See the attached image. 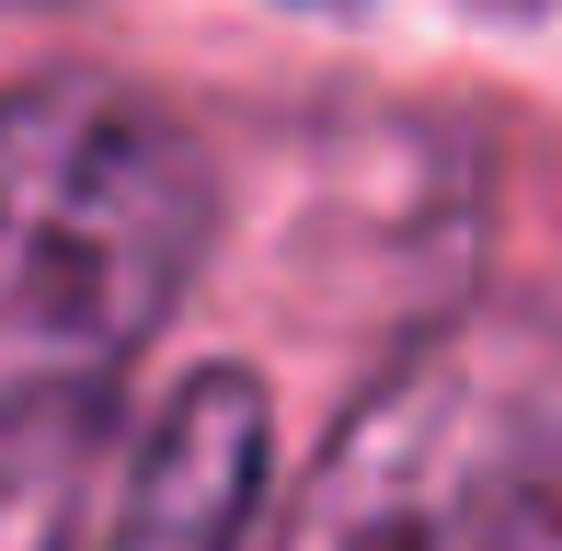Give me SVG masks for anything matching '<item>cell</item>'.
<instances>
[{"label": "cell", "instance_id": "2", "mask_svg": "<svg viewBox=\"0 0 562 551\" xmlns=\"http://www.w3.org/2000/svg\"><path fill=\"white\" fill-rule=\"evenodd\" d=\"M517 448L528 425L494 368L471 345H425L334 425L288 517H265V551H494Z\"/></svg>", "mask_w": 562, "mask_h": 551}, {"label": "cell", "instance_id": "4", "mask_svg": "<svg viewBox=\"0 0 562 551\" xmlns=\"http://www.w3.org/2000/svg\"><path fill=\"white\" fill-rule=\"evenodd\" d=\"M126 471V391L0 414V551H104Z\"/></svg>", "mask_w": 562, "mask_h": 551}, {"label": "cell", "instance_id": "1", "mask_svg": "<svg viewBox=\"0 0 562 551\" xmlns=\"http://www.w3.org/2000/svg\"><path fill=\"white\" fill-rule=\"evenodd\" d=\"M218 172L161 92L35 69L0 92V414L104 403L184 311Z\"/></svg>", "mask_w": 562, "mask_h": 551}, {"label": "cell", "instance_id": "3", "mask_svg": "<svg viewBox=\"0 0 562 551\" xmlns=\"http://www.w3.org/2000/svg\"><path fill=\"white\" fill-rule=\"evenodd\" d=\"M276 517V403L252 368H184L126 425L115 471V529L104 551H265Z\"/></svg>", "mask_w": 562, "mask_h": 551}, {"label": "cell", "instance_id": "5", "mask_svg": "<svg viewBox=\"0 0 562 551\" xmlns=\"http://www.w3.org/2000/svg\"><path fill=\"white\" fill-rule=\"evenodd\" d=\"M494 551H562V403L528 425V448H517V483H505Z\"/></svg>", "mask_w": 562, "mask_h": 551}]
</instances>
